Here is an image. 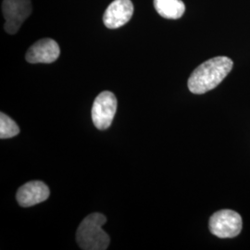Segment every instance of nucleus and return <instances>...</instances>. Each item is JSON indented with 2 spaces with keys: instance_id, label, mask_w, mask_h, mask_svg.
<instances>
[{
  "instance_id": "nucleus-1",
  "label": "nucleus",
  "mask_w": 250,
  "mask_h": 250,
  "mask_svg": "<svg viewBox=\"0 0 250 250\" xmlns=\"http://www.w3.org/2000/svg\"><path fill=\"white\" fill-rule=\"evenodd\" d=\"M232 61L227 57H216L207 61L192 72L188 88L197 95L205 94L217 87L232 71Z\"/></svg>"
},
{
  "instance_id": "nucleus-2",
  "label": "nucleus",
  "mask_w": 250,
  "mask_h": 250,
  "mask_svg": "<svg viewBox=\"0 0 250 250\" xmlns=\"http://www.w3.org/2000/svg\"><path fill=\"white\" fill-rule=\"evenodd\" d=\"M106 222V216L101 213H92L83 220L76 232V241L82 250H107L110 239L102 229Z\"/></svg>"
},
{
  "instance_id": "nucleus-3",
  "label": "nucleus",
  "mask_w": 250,
  "mask_h": 250,
  "mask_svg": "<svg viewBox=\"0 0 250 250\" xmlns=\"http://www.w3.org/2000/svg\"><path fill=\"white\" fill-rule=\"evenodd\" d=\"M209 230L220 238H232L242 231L241 216L231 209H223L215 212L209 219Z\"/></svg>"
},
{
  "instance_id": "nucleus-4",
  "label": "nucleus",
  "mask_w": 250,
  "mask_h": 250,
  "mask_svg": "<svg viewBox=\"0 0 250 250\" xmlns=\"http://www.w3.org/2000/svg\"><path fill=\"white\" fill-rule=\"evenodd\" d=\"M31 0H3L2 12L6 21L4 29L9 35H15L32 13Z\"/></svg>"
},
{
  "instance_id": "nucleus-5",
  "label": "nucleus",
  "mask_w": 250,
  "mask_h": 250,
  "mask_svg": "<svg viewBox=\"0 0 250 250\" xmlns=\"http://www.w3.org/2000/svg\"><path fill=\"white\" fill-rule=\"evenodd\" d=\"M117 110V99L115 95L109 91L100 93L95 99L92 107V120L99 130L109 128L115 117Z\"/></svg>"
},
{
  "instance_id": "nucleus-6",
  "label": "nucleus",
  "mask_w": 250,
  "mask_h": 250,
  "mask_svg": "<svg viewBox=\"0 0 250 250\" xmlns=\"http://www.w3.org/2000/svg\"><path fill=\"white\" fill-rule=\"evenodd\" d=\"M134 14V5L131 0H114L107 7L103 21L108 29H118L126 24Z\"/></svg>"
},
{
  "instance_id": "nucleus-7",
  "label": "nucleus",
  "mask_w": 250,
  "mask_h": 250,
  "mask_svg": "<svg viewBox=\"0 0 250 250\" xmlns=\"http://www.w3.org/2000/svg\"><path fill=\"white\" fill-rule=\"evenodd\" d=\"M61 49L58 43L51 38L37 41L27 51L25 59L29 63H52L58 60Z\"/></svg>"
},
{
  "instance_id": "nucleus-8",
  "label": "nucleus",
  "mask_w": 250,
  "mask_h": 250,
  "mask_svg": "<svg viewBox=\"0 0 250 250\" xmlns=\"http://www.w3.org/2000/svg\"><path fill=\"white\" fill-rule=\"evenodd\" d=\"M49 195V188L45 184L40 181H32L19 188L16 198L21 207L29 208L44 202Z\"/></svg>"
},
{
  "instance_id": "nucleus-9",
  "label": "nucleus",
  "mask_w": 250,
  "mask_h": 250,
  "mask_svg": "<svg viewBox=\"0 0 250 250\" xmlns=\"http://www.w3.org/2000/svg\"><path fill=\"white\" fill-rule=\"evenodd\" d=\"M154 7L161 17L170 20L181 18L186 10L182 0H154Z\"/></svg>"
},
{
  "instance_id": "nucleus-10",
  "label": "nucleus",
  "mask_w": 250,
  "mask_h": 250,
  "mask_svg": "<svg viewBox=\"0 0 250 250\" xmlns=\"http://www.w3.org/2000/svg\"><path fill=\"white\" fill-rule=\"evenodd\" d=\"M20 133L17 124L8 115L1 112L0 114V138L8 139L16 136Z\"/></svg>"
}]
</instances>
